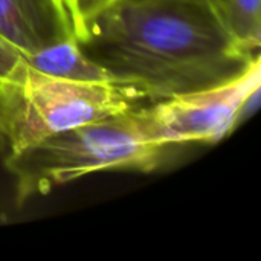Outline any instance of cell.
<instances>
[{
    "instance_id": "obj_5",
    "label": "cell",
    "mask_w": 261,
    "mask_h": 261,
    "mask_svg": "<svg viewBox=\"0 0 261 261\" xmlns=\"http://www.w3.org/2000/svg\"><path fill=\"white\" fill-rule=\"evenodd\" d=\"M0 37L24 58L75 38L61 0H0Z\"/></svg>"
},
{
    "instance_id": "obj_4",
    "label": "cell",
    "mask_w": 261,
    "mask_h": 261,
    "mask_svg": "<svg viewBox=\"0 0 261 261\" xmlns=\"http://www.w3.org/2000/svg\"><path fill=\"white\" fill-rule=\"evenodd\" d=\"M261 84V57L226 83L154 101L139 109L150 138L164 145H213L237 127L245 99Z\"/></svg>"
},
{
    "instance_id": "obj_2",
    "label": "cell",
    "mask_w": 261,
    "mask_h": 261,
    "mask_svg": "<svg viewBox=\"0 0 261 261\" xmlns=\"http://www.w3.org/2000/svg\"><path fill=\"white\" fill-rule=\"evenodd\" d=\"M179 150L182 147L153 141L135 107L52 135L3 164L14 177L15 200L21 205L99 171L153 173Z\"/></svg>"
},
{
    "instance_id": "obj_9",
    "label": "cell",
    "mask_w": 261,
    "mask_h": 261,
    "mask_svg": "<svg viewBox=\"0 0 261 261\" xmlns=\"http://www.w3.org/2000/svg\"><path fill=\"white\" fill-rule=\"evenodd\" d=\"M23 61L24 55L0 37V81L8 78Z\"/></svg>"
},
{
    "instance_id": "obj_7",
    "label": "cell",
    "mask_w": 261,
    "mask_h": 261,
    "mask_svg": "<svg viewBox=\"0 0 261 261\" xmlns=\"http://www.w3.org/2000/svg\"><path fill=\"white\" fill-rule=\"evenodd\" d=\"M220 21L246 50L260 54L261 0H211Z\"/></svg>"
},
{
    "instance_id": "obj_6",
    "label": "cell",
    "mask_w": 261,
    "mask_h": 261,
    "mask_svg": "<svg viewBox=\"0 0 261 261\" xmlns=\"http://www.w3.org/2000/svg\"><path fill=\"white\" fill-rule=\"evenodd\" d=\"M24 60L35 70L50 76L86 83H113L109 72L83 50L76 38L44 47Z\"/></svg>"
},
{
    "instance_id": "obj_3",
    "label": "cell",
    "mask_w": 261,
    "mask_h": 261,
    "mask_svg": "<svg viewBox=\"0 0 261 261\" xmlns=\"http://www.w3.org/2000/svg\"><path fill=\"white\" fill-rule=\"evenodd\" d=\"M138 99L130 87L50 76L24 60L0 81V158L18 154L60 132L135 109Z\"/></svg>"
},
{
    "instance_id": "obj_1",
    "label": "cell",
    "mask_w": 261,
    "mask_h": 261,
    "mask_svg": "<svg viewBox=\"0 0 261 261\" xmlns=\"http://www.w3.org/2000/svg\"><path fill=\"white\" fill-rule=\"evenodd\" d=\"M78 43L115 84L151 101L226 83L260 58L232 38L211 0H119Z\"/></svg>"
},
{
    "instance_id": "obj_8",
    "label": "cell",
    "mask_w": 261,
    "mask_h": 261,
    "mask_svg": "<svg viewBox=\"0 0 261 261\" xmlns=\"http://www.w3.org/2000/svg\"><path fill=\"white\" fill-rule=\"evenodd\" d=\"M116 2L119 0H61L76 41H81L89 24Z\"/></svg>"
}]
</instances>
